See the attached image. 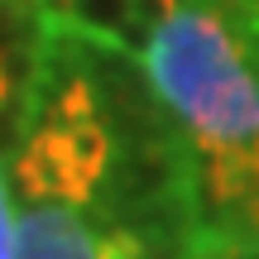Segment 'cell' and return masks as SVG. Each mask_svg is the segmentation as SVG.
Masks as SVG:
<instances>
[{"mask_svg": "<svg viewBox=\"0 0 259 259\" xmlns=\"http://www.w3.org/2000/svg\"><path fill=\"white\" fill-rule=\"evenodd\" d=\"M0 259H15V206H10V163L0 158Z\"/></svg>", "mask_w": 259, "mask_h": 259, "instance_id": "1", "label": "cell"}]
</instances>
